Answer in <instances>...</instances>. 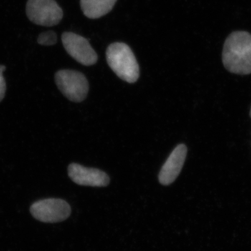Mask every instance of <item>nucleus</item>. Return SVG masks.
<instances>
[{
    "instance_id": "obj_1",
    "label": "nucleus",
    "mask_w": 251,
    "mask_h": 251,
    "mask_svg": "<svg viewBox=\"0 0 251 251\" xmlns=\"http://www.w3.org/2000/svg\"><path fill=\"white\" fill-rule=\"evenodd\" d=\"M223 64L228 72L238 75L251 74V34L244 31L232 32L226 39Z\"/></svg>"
},
{
    "instance_id": "obj_2",
    "label": "nucleus",
    "mask_w": 251,
    "mask_h": 251,
    "mask_svg": "<svg viewBox=\"0 0 251 251\" xmlns=\"http://www.w3.org/2000/svg\"><path fill=\"white\" fill-rule=\"evenodd\" d=\"M109 67L122 80L133 83L139 77L140 69L133 51L124 43L110 44L106 50Z\"/></svg>"
},
{
    "instance_id": "obj_3",
    "label": "nucleus",
    "mask_w": 251,
    "mask_h": 251,
    "mask_svg": "<svg viewBox=\"0 0 251 251\" xmlns=\"http://www.w3.org/2000/svg\"><path fill=\"white\" fill-rule=\"evenodd\" d=\"M55 82L59 90L73 102L82 101L89 92V83L82 73L63 69L55 74Z\"/></svg>"
},
{
    "instance_id": "obj_4",
    "label": "nucleus",
    "mask_w": 251,
    "mask_h": 251,
    "mask_svg": "<svg viewBox=\"0 0 251 251\" xmlns=\"http://www.w3.org/2000/svg\"><path fill=\"white\" fill-rule=\"evenodd\" d=\"M26 14L31 22L46 27L59 24L63 18L62 9L54 0H28Z\"/></svg>"
},
{
    "instance_id": "obj_5",
    "label": "nucleus",
    "mask_w": 251,
    "mask_h": 251,
    "mask_svg": "<svg viewBox=\"0 0 251 251\" xmlns=\"http://www.w3.org/2000/svg\"><path fill=\"white\" fill-rule=\"evenodd\" d=\"M31 215L44 223H57L69 218L71 206L66 201L57 198H49L34 202L30 207Z\"/></svg>"
},
{
    "instance_id": "obj_6",
    "label": "nucleus",
    "mask_w": 251,
    "mask_h": 251,
    "mask_svg": "<svg viewBox=\"0 0 251 251\" xmlns=\"http://www.w3.org/2000/svg\"><path fill=\"white\" fill-rule=\"evenodd\" d=\"M62 41L67 53L82 65H94L98 60L97 52L85 38L68 31L63 33Z\"/></svg>"
},
{
    "instance_id": "obj_7",
    "label": "nucleus",
    "mask_w": 251,
    "mask_h": 251,
    "mask_svg": "<svg viewBox=\"0 0 251 251\" xmlns=\"http://www.w3.org/2000/svg\"><path fill=\"white\" fill-rule=\"evenodd\" d=\"M68 174L74 183L80 186L104 187L110 183V177L106 173L95 168H86L77 163L69 165Z\"/></svg>"
},
{
    "instance_id": "obj_8",
    "label": "nucleus",
    "mask_w": 251,
    "mask_h": 251,
    "mask_svg": "<svg viewBox=\"0 0 251 251\" xmlns=\"http://www.w3.org/2000/svg\"><path fill=\"white\" fill-rule=\"evenodd\" d=\"M186 155L187 148L182 144L176 146L172 151L158 175V180L161 184L168 186L174 182L182 169Z\"/></svg>"
},
{
    "instance_id": "obj_9",
    "label": "nucleus",
    "mask_w": 251,
    "mask_h": 251,
    "mask_svg": "<svg viewBox=\"0 0 251 251\" xmlns=\"http://www.w3.org/2000/svg\"><path fill=\"white\" fill-rule=\"evenodd\" d=\"M117 0H80L81 9L86 17L97 19L108 14Z\"/></svg>"
},
{
    "instance_id": "obj_10",
    "label": "nucleus",
    "mask_w": 251,
    "mask_h": 251,
    "mask_svg": "<svg viewBox=\"0 0 251 251\" xmlns=\"http://www.w3.org/2000/svg\"><path fill=\"white\" fill-rule=\"evenodd\" d=\"M57 34L53 31H47L41 33L38 37L37 41L40 45L53 46L57 43Z\"/></svg>"
},
{
    "instance_id": "obj_11",
    "label": "nucleus",
    "mask_w": 251,
    "mask_h": 251,
    "mask_svg": "<svg viewBox=\"0 0 251 251\" xmlns=\"http://www.w3.org/2000/svg\"><path fill=\"white\" fill-rule=\"evenodd\" d=\"M5 70H6V67L4 65H0V102L4 99L5 94H6V81L3 75V73Z\"/></svg>"
},
{
    "instance_id": "obj_12",
    "label": "nucleus",
    "mask_w": 251,
    "mask_h": 251,
    "mask_svg": "<svg viewBox=\"0 0 251 251\" xmlns=\"http://www.w3.org/2000/svg\"><path fill=\"white\" fill-rule=\"evenodd\" d=\"M250 116L251 117V111H250Z\"/></svg>"
}]
</instances>
